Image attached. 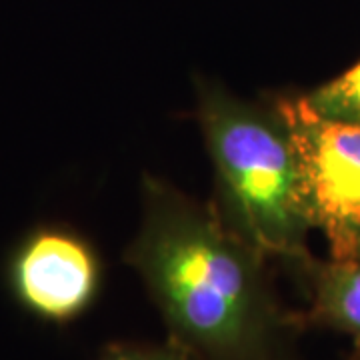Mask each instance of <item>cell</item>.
I'll return each mask as SVG.
<instances>
[{"label": "cell", "mask_w": 360, "mask_h": 360, "mask_svg": "<svg viewBox=\"0 0 360 360\" xmlns=\"http://www.w3.org/2000/svg\"><path fill=\"white\" fill-rule=\"evenodd\" d=\"M124 260L155 300L168 340L198 360H298L304 316L281 304L269 258L229 231L212 205L146 179L141 229Z\"/></svg>", "instance_id": "1"}, {"label": "cell", "mask_w": 360, "mask_h": 360, "mask_svg": "<svg viewBox=\"0 0 360 360\" xmlns=\"http://www.w3.org/2000/svg\"><path fill=\"white\" fill-rule=\"evenodd\" d=\"M198 118L214 168V212L240 240L290 270L312 255V229L295 142L278 101L250 103L198 82Z\"/></svg>", "instance_id": "2"}, {"label": "cell", "mask_w": 360, "mask_h": 360, "mask_svg": "<svg viewBox=\"0 0 360 360\" xmlns=\"http://www.w3.org/2000/svg\"><path fill=\"white\" fill-rule=\"evenodd\" d=\"M304 182L312 229L328 258L360 257V127L312 115L298 98H281Z\"/></svg>", "instance_id": "3"}, {"label": "cell", "mask_w": 360, "mask_h": 360, "mask_svg": "<svg viewBox=\"0 0 360 360\" xmlns=\"http://www.w3.org/2000/svg\"><path fill=\"white\" fill-rule=\"evenodd\" d=\"M6 283L16 302L40 321L66 324L84 314L101 290L103 264L72 226L40 222L6 258Z\"/></svg>", "instance_id": "4"}, {"label": "cell", "mask_w": 360, "mask_h": 360, "mask_svg": "<svg viewBox=\"0 0 360 360\" xmlns=\"http://www.w3.org/2000/svg\"><path fill=\"white\" fill-rule=\"evenodd\" d=\"M304 284L309 310L302 314L307 326H322L352 338V359L360 360V257H310L295 270Z\"/></svg>", "instance_id": "5"}, {"label": "cell", "mask_w": 360, "mask_h": 360, "mask_svg": "<svg viewBox=\"0 0 360 360\" xmlns=\"http://www.w3.org/2000/svg\"><path fill=\"white\" fill-rule=\"evenodd\" d=\"M298 101L312 115L360 127V60L338 77L300 94Z\"/></svg>", "instance_id": "6"}, {"label": "cell", "mask_w": 360, "mask_h": 360, "mask_svg": "<svg viewBox=\"0 0 360 360\" xmlns=\"http://www.w3.org/2000/svg\"><path fill=\"white\" fill-rule=\"evenodd\" d=\"M96 360H198L172 340L155 342H112L103 348Z\"/></svg>", "instance_id": "7"}, {"label": "cell", "mask_w": 360, "mask_h": 360, "mask_svg": "<svg viewBox=\"0 0 360 360\" xmlns=\"http://www.w3.org/2000/svg\"><path fill=\"white\" fill-rule=\"evenodd\" d=\"M348 360H359V359H352V356H350V359H348Z\"/></svg>", "instance_id": "8"}]
</instances>
